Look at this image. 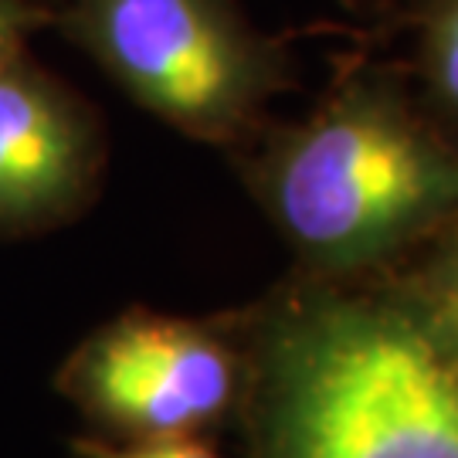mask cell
<instances>
[{"label":"cell","instance_id":"6da1fadb","mask_svg":"<svg viewBox=\"0 0 458 458\" xmlns=\"http://www.w3.org/2000/svg\"><path fill=\"white\" fill-rule=\"evenodd\" d=\"M228 312L245 458H458V357L384 272L293 268Z\"/></svg>","mask_w":458,"mask_h":458},{"label":"cell","instance_id":"7a4b0ae2","mask_svg":"<svg viewBox=\"0 0 458 458\" xmlns=\"http://www.w3.org/2000/svg\"><path fill=\"white\" fill-rule=\"evenodd\" d=\"M234 153L295 272L380 276L458 221V143L401 62L353 58L302 119Z\"/></svg>","mask_w":458,"mask_h":458},{"label":"cell","instance_id":"3957f363","mask_svg":"<svg viewBox=\"0 0 458 458\" xmlns=\"http://www.w3.org/2000/svg\"><path fill=\"white\" fill-rule=\"evenodd\" d=\"M75 31L136 106L231 153L293 89L285 48L255 31L234 0H79Z\"/></svg>","mask_w":458,"mask_h":458},{"label":"cell","instance_id":"277c9868","mask_svg":"<svg viewBox=\"0 0 458 458\" xmlns=\"http://www.w3.org/2000/svg\"><path fill=\"white\" fill-rule=\"evenodd\" d=\"M242 384L231 312L174 316L143 306L92 329L55 374V391L109 442L208 438L234 425Z\"/></svg>","mask_w":458,"mask_h":458},{"label":"cell","instance_id":"5b68a950","mask_svg":"<svg viewBox=\"0 0 458 458\" xmlns=\"http://www.w3.org/2000/svg\"><path fill=\"white\" fill-rule=\"evenodd\" d=\"M102 140L75 98L24 58L0 75V238L72 221L98 187Z\"/></svg>","mask_w":458,"mask_h":458},{"label":"cell","instance_id":"8992f818","mask_svg":"<svg viewBox=\"0 0 458 458\" xmlns=\"http://www.w3.org/2000/svg\"><path fill=\"white\" fill-rule=\"evenodd\" d=\"M404 28L411 38L408 72L414 96L458 143V0H411Z\"/></svg>","mask_w":458,"mask_h":458},{"label":"cell","instance_id":"52a82bcc","mask_svg":"<svg viewBox=\"0 0 458 458\" xmlns=\"http://www.w3.org/2000/svg\"><path fill=\"white\" fill-rule=\"evenodd\" d=\"M384 276L408 295L428 327L458 357V221Z\"/></svg>","mask_w":458,"mask_h":458},{"label":"cell","instance_id":"ba28073f","mask_svg":"<svg viewBox=\"0 0 458 458\" xmlns=\"http://www.w3.org/2000/svg\"><path fill=\"white\" fill-rule=\"evenodd\" d=\"M79 458H221L208 438H166V442H109L82 435L75 442Z\"/></svg>","mask_w":458,"mask_h":458},{"label":"cell","instance_id":"9c48e42d","mask_svg":"<svg viewBox=\"0 0 458 458\" xmlns=\"http://www.w3.org/2000/svg\"><path fill=\"white\" fill-rule=\"evenodd\" d=\"M28 28H31V11L21 0H0V75L24 58Z\"/></svg>","mask_w":458,"mask_h":458},{"label":"cell","instance_id":"30bf717a","mask_svg":"<svg viewBox=\"0 0 458 458\" xmlns=\"http://www.w3.org/2000/svg\"><path fill=\"white\" fill-rule=\"evenodd\" d=\"M340 4H344V7H360L363 0H340Z\"/></svg>","mask_w":458,"mask_h":458}]
</instances>
